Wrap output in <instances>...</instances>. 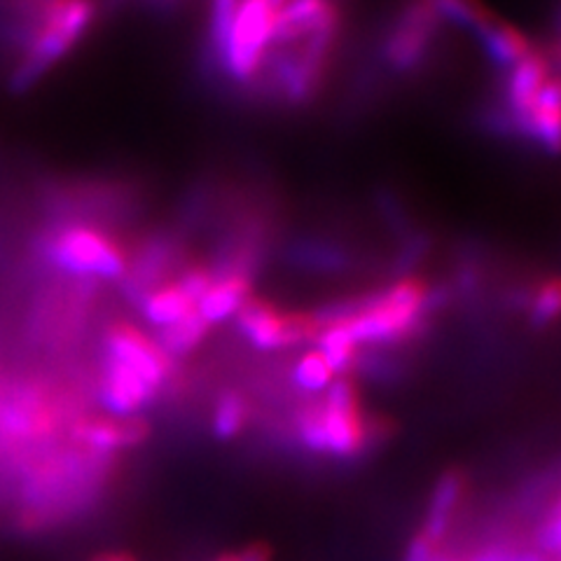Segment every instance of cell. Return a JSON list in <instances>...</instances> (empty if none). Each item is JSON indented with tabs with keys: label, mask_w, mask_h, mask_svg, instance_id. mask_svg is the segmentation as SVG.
I'll return each instance as SVG.
<instances>
[{
	"label": "cell",
	"mask_w": 561,
	"mask_h": 561,
	"mask_svg": "<svg viewBox=\"0 0 561 561\" xmlns=\"http://www.w3.org/2000/svg\"><path fill=\"white\" fill-rule=\"evenodd\" d=\"M440 24L431 0H410L383 43V57L396 70H412L426 59L433 33Z\"/></svg>",
	"instance_id": "6"
},
{
	"label": "cell",
	"mask_w": 561,
	"mask_h": 561,
	"mask_svg": "<svg viewBox=\"0 0 561 561\" xmlns=\"http://www.w3.org/2000/svg\"><path fill=\"white\" fill-rule=\"evenodd\" d=\"M478 561H538V559L522 557V554H511V552H486Z\"/></svg>",
	"instance_id": "25"
},
{
	"label": "cell",
	"mask_w": 561,
	"mask_h": 561,
	"mask_svg": "<svg viewBox=\"0 0 561 561\" xmlns=\"http://www.w3.org/2000/svg\"><path fill=\"white\" fill-rule=\"evenodd\" d=\"M214 272L210 270H206V267H202V265H195V267H190V270H185L183 274H181V278L175 280V284H179L183 290H185V295L190 297L192 302H199L202 297L206 295V290L210 288V284H214Z\"/></svg>",
	"instance_id": "23"
},
{
	"label": "cell",
	"mask_w": 561,
	"mask_h": 561,
	"mask_svg": "<svg viewBox=\"0 0 561 561\" xmlns=\"http://www.w3.org/2000/svg\"><path fill=\"white\" fill-rule=\"evenodd\" d=\"M195 309H197V305L190 300L179 284H167V286H160L154 290H148L144 295V300H140L144 319L160 330L175 321L185 319V316Z\"/></svg>",
	"instance_id": "15"
},
{
	"label": "cell",
	"mask_w": 561,
	"mask_h": 561,
	"mask_svg": "<svg viewBox=\"0 0 561 561\" xmlns=\"http://www.w3.org/2000/svg\"><path fill=\"white\" fill-rule=\"evenodd\" d=\"M45 255L57 270L99 280H117L127 274V255L117 241L90 225H68L45 243Z\"/></svg>",
	"instance_id": "1"
},
{
	"label": "cell",
	"mask_w": 561,
	"mask_h": 561,
	"mask_svg": "<svg viewBox=\"0 0 561 561\" xmlns=\"http://www.w3.org/2000/svg\"><path fill=\"white\" fill-rule=\"evenodd\" d=\"M319 351L332 367V373H348L358 363V344L348 335L346 328L335 323L319 332Z\"/></svg>",
	"instance_id": "17"
},
{
	"label": "cell",
	"mask_w": 561,
	"mask_h": 561,
	"mask_svg": "<svg viewBox=\"0 0 561 561\" xmlns=\"http://www.w3.org/2000/svg\"><path fill=\"white\" fill-rule=\"evenodd\" d=\"M286 3L288 0H241L230 35L220 51L227 73L234 80L249 82L255 78L265 51L272 45L276 16Z\"/></svg>",
	"instance_id": "3"
},
{
	"label": "cell",
	"mask_w": 561,
	"mask_h": 561,
	"mask_svg": "<svg viewBox=\"0 0 561 561\" xmlns=\"http://www.w3.org/2000/svg\"><path fill=\"white\" fill-rule=\"evenodd\" d=\"M297 433L300 440L311 451H323V416H321V402L307 405L300 416H297Z\"/></svg>",
	"instance_id": "22"
},
{
	"label": "cell",
	"mask_w": 561,
	"mask_h": 561,
	"mask_svg": "<svg viewBox=\"0 0 561 561\" xmlns=\"http://www.w3.org/2000/svg\"><path fill=\"white\" fill-rule=\"evenodd\" d=\"M96 391L103 410L111 416L122 419L146 410L157 396L152 386L146 383L136 373H131L129 367L108 358H103V370L99 377Z\"/></svg>",
	"instance_id": "7"
},
{
	"label": "cell",
	"mask_w": 561,
	"mask_h": 561,
	"mask_svg": "<svg viewBox=\"0 0 561 561\" xmlns=\"http://www.w3.org/2000/svg\"><path fill=\"white\" fill-rule=\"evenodd\" d=\"M323 416V451L351 459L373 443L370 421L363 416L356 386L340 379L330 386L321 402Z\"/></svg>",
	"instance_id": "4"
},
{
	"label": "cell",
	"mask_w": 561,
	"mask_h": 561,
	"mask_svg": "<svg viewBox=\"0 0 561 561\" xmlns=\"http://www.w3.org/2000/svg\"><path fill=\"white\" fill-rule=\"evenodd\" d=\"M245 419H249V402H245L241 393L230 391L218 400L214 414V431L222 440H230V437L241 433Z\"/></svg>",
	"instance_id": "19"
},
{
	"label": "cell",
	"mask_w": 561,
	"mask_h": 561,
	"mask_svg": "<svg viewBox=\"0 0 561 561\" xmlns=\"http://www.w3.org/2000/svg\"><path fill=\"white\" fill-rule=\"evenodd\" d=\"M92 561H136V559L127 552H103V554L94 557Z\"/></svg>",
	"instance_id": "26"
},
{
	"label": "cell",
	"mask_w": 561,
	"mask_h": 561,
	"mask_svg": "<svg viewBox=\"0 0 561 561\" xmlns=\"http://www.w3.org/2000/svg\"><path fill=\"white\" fill-rule=\"evenodd\" d=\"M239 330L257 348H286L284 346V311L276 309L270 300L249 297L237 311Z\"/></svg>",
	"instance_id": "11"
},
{
	"label": "cell",
	"mask_w": 561,
	"mask_h": 561,
	"mask_svg": "<svg viewBox=\"0 0 561 561\" xmlns=\"http://www.w3.org/2000/svg\"><path fill=\"white\" fill-rule=\"evenodd\" d=\"M293 379L305 391H311V393L323 391L332 379V367L321 356V351L313 348V351H307V354L300 358V363L295 365Z\"/></svg>",
	"instance_id": "20"
},
{
	"label": "cell",
	"mask_w": 561,
	"mask_h": 561,
	"mask_svg": "<svg viewBox=\"0 0 561 561\" xmlns=\"http://www.w3.org/2000/svg\"><path fill=\"white\" fill-rule=\"evenodd\" d=\"M550 78V61L538 49H529L511 68L505 82V115L511 119L513 131H517L519 122L534 108L540 87Z\"/></svg>",
	"instance_id": "9"
},
{
	"label": "cell",
	"mask_w": 561,
	"mask_h": 561,
	"mask_svg": "<svg viewBox=\"0 0 561 561\" xmlns=\"http://www.w3.org/2000/svg\"><path fill=\"white\" fill-rule=\"evenodd\" d=\"M440 20H447L466 31H472L480 35L491 22L496 20V14H491L489 8H484L482 0H431Z\"/></svg>",
	"instance_id": "18"
},
{
	"label": "cell",
	"mask_w": 561,
	"mask_h": 561,
	"mask_svg": "<svg viewBox=\"0 0 561 561\" xmlns=\"http://www.w3.org/2000/svg\"><path fill=\"white\" fill-rule=\"evenodd\" d=\"M435 559H437V542H433L424 534H419L405 554V561H435Z\"/></svg>",
	"instance_id": "24"
},
{
	"label": "cell",
	"mask_w": 561,
	"mask_h": 561,
	"mask_svg": "<svg viewBox=\"0 0 561 561\" xmlns=\"http://www.w3.org/2000/svg\"><path fill=\"white\" fill-rule=\"evenodd\" d=\"M561 316V276L542 280L531 297V321L534 325H548Z\"/></svg>",
	"instance_id": "21"
},
{
	"label": "cell",
	"mask_w": 561,
	"mask_h": 561,
	"mask_svg": "<svg viewBox=\"0 0 561 561\" xmlns=\"http://www.w3.org/2000/svg\"><path fill=\"white\" fill-rule=\"evenodd\" d=\"M218 561H241V559H239V554H225Z\"/></svg>",
	"instance_id": "27"
},
{
	"label": "cell",
	"mask_w": 561,
	"mask_h": 561,
	"mask_svg": "<svg viewBox=\"0 0 561 561\" xmlns=\"http://www.w3.org/2000/svg\"><path fill=\"white\" fill-rule=\"evenodd\" d=\"M478 38L484 47V55L489 57V61L499 68H513L526 51L531 49L526 35L515 26L499 20V16L478 35Z\"/></svg>",
	"instance_id": "14"
},
{
	"label": "cell",
	"mask_w": 561,
	"mask_h": 561,
	"mask_svg": "<svg viewBox=\"0 0 561 561\" xmlns=\"http://www.w3.org/2000/svg\"><path fill=\"white\" fill-rule=\"evenodd\" d=\"M208 330H210V323L195 309L192 313H187L185 319L162 328L160 340H154V342L162 346V351L169 358H181V356H187L190 351H195L204 342Z\"/></svg>",
	"instance_id": "16"
},
{
	"label": "cell",
	"mask_w": 561,
	"mask_h": 561,
	"mask_svg": "<svg viewBox=\"0 0 561 561\" xmlns=\"http://www.w3.org/2000/svg\"><path fill=\"white\" fill-rule=\"evenodd\" d=\"M253 278L249 276H222L216 278L206 295L197 302V311L208 323H220L230 319L234 311L251 297Z\"/></svg>",
	"instance_id": "12"
},
{
	"label": "cell",
	"mask_w": 561,
	"mask_h": 561,
	"mask_svg": "<svg viewBox=\"0 0 561 561\" xmlns=\"http://www.w3.org/2000/svg\"><path fill=\"white\" fill-rule=\"evenodd\" d=\"M103 354L108 360L129 367L160 393L173 373V363L162 346L129 321H113L103 335Z\"/></svg>",
	"instance_id": "5"
},
{
	"label": "cell",
	"mask_w": 561,
	"mask_h": 561,
	"mask_svg": "<svg viewBox=\"0 0 561 561\" xmlns=\"http://www.w3.org/2000/svg\"><path fill=\"white\" fill-rule=\"evenodd\" d=\"M94 0H49L20 68V82L35 80L66 57L94 22Z\"/></svg>",
	"instance_id": "2"
},
{
	"label": "cell",
	"mask_w": 561,
	"mask_h": 561,
	"mask_svg": "<svg viewBox=\"0 0 561 561\" xmlns=\"http://www.w3.org/2000/svg\"><path fill=\"white\" fill-rule=\"evenodd\" d=\"M519 134L536 140V144L552 154H561V78H548L540 87L534 108L519 127Z\"/></svg>",
	"instance_id": "10"
},
{
	"label": "cell",
	"mask_w": 561,
	"mask_h": 561,
	"mask_svg": "<svg viewBox=\"0 0 561 561\" xmlns=\"http://www.w3.org/2000/svg\"><path fill=\"white\" fill-rule=\"evenodd\" d=\"M150 428L146 421L136 416H101V419H78L73 424V440L101 456H111L113 451L131 449L148 437Z\"/></svg>",
	"instance_id": "8"
},
{
	"label": "cell",
	"mask_w": 561,
	"mask_h": 561,
	"mask_svg": "<svg viewBox=\"0 0 561 561\" xmlns=\"http://www.w3.org/2000/svg\"><path fill=\"white\" fill-rule=\"evenodd\" d=\"M463 489H466V482H463L461 472H447V476L435 486L426 526L421 534L431 538L433 542H437V546H440V540L445 538V534L449 529V522L456 513V507H459V503H461Z\"/></svg>",
	"instance_id": "13"
}]
</instances>
